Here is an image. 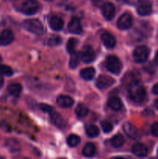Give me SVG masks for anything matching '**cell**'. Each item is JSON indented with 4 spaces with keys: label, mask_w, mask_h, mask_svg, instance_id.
I'll list each match as a JSON object with an SVG mask.
<instances>
[{
    "label": "cell",
    "mask_w": 158,
    "mask_h": 159,
    "mask_svg": "<svg viewBox=\"0 0 158 159\" xmlns=\"http://www.w3.org/2000/svg\"><path fill=\"white\" fill-rule=\"evenodd\" d=\"M129 94L133 101L136 102H142L147 97L145 88L139 80H133L129 86Z\"/></svg>",
    "instance_id": "1"
},
{
    "label": "cell",
    "mask_w": 158,
    "mask_h": 159,
    "mask_svg": "<svg viewBox=\"0 0 158 159\" xmlns=\"http://www.w3.org/2000/svg\"><path fill=\"white\" fill-rule=\"evenodd\" d=\"M23 26L27 31L33 33L36 35H41L43 32V26L40 20L36 19L25 20L23 23Z\"/></svg>",
    "instance_id": "2"
},
{
    "label": "cell",
    "mask_w": 158,
    "mask_h": 159,
    "mask_svg": "<svg viewBox=\"0 0 158 159\" xmlns=\"http://www.w3.org/2000/svg\"><path fill=\"white\" fill-rule=\"evenodd\" d=\"M105 67L110 72L119 75L122 70V64L116 56H108L105 61Z\"/></svg>",
    "instance_id": "3"
},
{
    "label": "cell",
    "mask_w": 158,
    "mask_h": 159,
    "mask_svg": "<svg viewBox=\"0 0 158 159\" xmlns=\"http://www.w3.org/2000/svg\"><path fill=\"white\" fill-rule=\"evenodd\" d=\"M149 56V50L145 46H139L133 51V58L137 63H143L147 60Z\"/></svg>",
    "instance_id": "4"
},
{
    "label": "cell",
    "mask_w": 158,
    "mask_h": 159,
    "mask_svg": "<svg viewBox=\"0 0 158 159\" xmlns=\"http://www.w3.org/2000/svg\"><path fill=\"white\" fill-rule=\"evenodd\" d=\"M124 133L128 136L129 138L133 140H139L140 138V134L136 127L131 123L126 122L122 126Z\"/></svg>",
    "instance_id": "5"
},
{
    "label": "cell",
    "mask_w": 158,
    "mask_h": 159,
    "mask_svg": "<svg viewBox=\"0 0 158 159\" xmlns=\"http://www.w3.org/2000/svg\"><path fill=\"white\" fill-rule=\"evenodd\" d=\"M39 5L36 0H26L22 4V11L26 15H33L38 10Z\"/></svg>",
    "instance_id": "6"
},
{
    "label": "cell",
    "mask_w": 158,
    "mask_h": 159,
    "mask_svg": "<svg viewBox=\"0 0 158 159\" xmlns=\"http://www.w3.org/2000/svg\"><path fill=\"white\" fill-rule=\"evenodd\" d=\"M80 57L81 59L85 63H91V61L94 60L95 54H94V50L91 46L86 45L81 51Z\"/></svg>",
    "instance_id": "7"
},
{
    "label": "cell",
    "mask_w": 158,
    "mask_h": 159,
    "mask_svg": "<svg viewBox=\"0 0 158 159\" xmlns=\"http://www.w3.org/2000/svg\"><path fill=\"white\" fill-rule=\"evenodd\" d=\"M133 24V18L127 12L122 14L117 21V26L121 30H127Z\"/></svg>",
    "instance_id": "8"
},
{
    "label": "cell",
    "mask_w": 158,
    "mask_h": 159,
    "mask_svg": "<svg viewBox=\"0 0 158 159\" xmlns=\"http://www.w3.org/2000/svg\"><path fill=\"white\" fill-rule=\"evenodd\" d=\"M152 4L150 0H140L137 6V12L141 16H147L151 13Z\"/></svg>",
    "instance_id": "9"
},
{
    "label": "cell",
    "mask_w": 158,
    "mask_h": 159,
    "mask_svg": "<svg viewBox=\"0 0 158 159\" xmlns=\"http://www.w3.org/2000/svg\"><path fill=\"white\" fill-rule=\"evenodd\" d=\"M102 12L103 16L107 20H111L116 14V8L111 2H105L102 7Z\"/></svg>",
    "instance_id": "10"
},
{
    "label": "cell",
    "mask_w": 158,
    "mask_h": 159,
    "mask_svg": "<svg viewBox=\"0 0 158 159\" xmlns=\"http://www.w3.org/2000/svg\"><path fill=\"white\" fill-rule=\"evenodd\" d=\"M114 82L115 81L112 78L107 75H101L97 79L96 85L100 89H107L111 86V85H112Z\"/></svg>",
    "instance_id": "11"
},
{
    "label": "cell",
    "mask_w": 158,
    "mask_h": 159,
    "mask_svg": "<svg viewBox=\"0 0 158 159\" xmlns=\"http://www.w3.org/2000/svg\"><path fill=\"white\" fill-rule=\"evenodd\" d=\"M14 40V34L12 30L9 29L4 30L0 34V44L8 45Z\"/></svg>",
    "instance_id": "12"
},
{
    "label": "cell",
    "mask_w": 158,
    "mask_h": 159,
    "mask_svg": "<svg viewBox=\"0 0 158 159\" xmlns=\"http://www.w3.org/2000/svg\"><path fill=\"white\" fill-rule=\"evenodd\" d=\"M132 151L134 155L138 157H140V158L147 156L148 154V148L145 144H142V143H137V144H134L133 146Z\"/></svg>",
    "instance_id": "13"
},
{
    "label": "cell",
    "mask_w": 158,
    "mask_h": 159,
    "mask_svg": "<svg viewBox=\"0 0 158 159\" xmlns=\"http://www.w3.org/2000/svg\"><path fill=\"white\" fill-rule=\"evenodd\" d=\"M102 40L107 48H113L116 44L115 37L108 32H104L102 34Z\"/></svg>",
    "instance_id": "14"
},
{
    "label": "cell",
    "mask_w": 158,
    "mask_h": 159,
    "mask_svg": "<svg viewBox=\"0 0 158 159\" xmlns=\"http://www.w3.org/2000/svg\"><path fill=\"white\" fill-rule=\"evenodd\" d=\"M68 30L72 34H79L81 33L82 28L81 25V22L78 18H73L68 24Z\"/></svg>",
    "instance_id": "15"
},
{
    "label": "cell",
    "mask_w": 158,
    "mask_h": 159,
    "mask_svg": "<svg viewBox=\"0 0 158 159\" xmlns=\"http://www.w3.org/2000/svg\"><path fill=\"white\" fill-rule=\"evenodd\" d=\"M50 119L52 124L55 125L56 127H59V128H64L66 126V123L64 118L60 114L58 113H50Z\"/></svg>",
    "instance_id": "16"
},
{
    "label": "cell",
    "mask_w": 158,
    "mask_h": 159,
    "mask_svg": "<svg viewBox=\"0 0 158 159\" xmlns=\"http://www.w3.org/2000/svg\"><path fill=\"white\" fill-rule=\"evenodd\" d=\"M57 103L63 108H69L74 103V100L68 96H59L57 99Z\"/></svg>",
    "instance_id": "17"
},
{
    "label": "cell",
    "mask_w": 158,
    "mask_h": 159,
    "mask_svg": "<svg viewBox=\"0 0 158 159\" xmlns=\"http://www.w3.org/2000/svg\"><path fill=\"white\" fill-rule=\"evenodd\" d=\"M50 26L52 30L56 31H59L63 28L64 21L60 17L54 16H52L50 20Z\"/></svg>",
    "instance_id": "18"
},
{
    "label": "cell",
    "mask_w": 158,
    "mask_h": 159,
    "mask_svg": "<svg viewBox=\"0 0 158 159\" xmlns=\"http://www.w3.org/2000/svg\"><path fill=\"white\" fill-rule=\"evenodd\" d=\"M108 105L114 111H118V110H121L122 107L121 99L119 97H116V96H113V97L110 98L108 102Z\"/></svg>",
    "instance_id": "19"
},
{
    "label": "cell",
    "mask_w": 158,
    "mask_h": 159,
    "mask_svg": "<svg viewBox=\"0 0 158 159\" xmlns=\"http://www.w3.org/2000/svg\"><path fill=\"white\" fill-rule=\"evenodd\" d=\"M80 75L85 80H91L95 75V71L93 68H84L81 71Z\"/></svg>",
    "instance_id": "20"
},
{
    "label": "cell",
    "mask_w": 158,
    "mask_h": 159,
    "mask_svg": "<svg viewBox=\"0 0 158 159\" xmlns=\"http://www.w3.org/2000/svg\"><path fill=\"white\" fill-rule=\"evenodd\" d=\"M8 92L11 96L14 97H19L22 93V86L17 83L11 84L8 87Z\"/></svg>",
    "instance_id": "21"
},
{
    "label": "cell",
    "mask_w": 158,
    "mask_h": 159,
    "mask_svg": "<svg viewBox=\"0 0 158 159\" xmlns=\"http://www.w3.org/2000/svg\"><path fill=\"white\" fill-rule=\"evenodd\" d=\"M94 153H95V147H94V144H91V143L85 144L83 151H82V154H83L84 156L90 158V157H92L94 155Z\"/></svg>",
    "instance_id": "22"
},
{
    "label": "cell",
    "mask_w": 158,
    "mask_h": 159,
    "mask_svg": "<svg viewBox=\"0 0 158 159\" xmlns=\"http://www.w3.org/2000/svg\"><path fill=\"white\" fill-rule=\"evenodd\" d=\"M80 54L76 51H74L71 54V58H70L69 65L71 68H75L78 65L79 62H80Z\"/></svg>",
    "instance_id": "23"
},
{
    "label": "cell",
    "mask_w": 158,
    "mask_h": 159,
    "mask_svg": "<svg viewBox=\"0 0 158 159\" xmlns=\"http://www.w3.org/2000/svg\"><path fill=\"white\" fill-rule=\"evenodd\" d=\"M124 138L121 134H116L111 139V144L113 148H120L123 144Z\"/></svg>",
    "instance_id": "24"
},
{
    "label": "cell",
    "mask_w": 158,
    "mask_h": 159,
    "mask_svg": "<svg viewBox=\"0 0 158 159\" xmlns=\"http://www.w3.org/2000/svg\"><path fill=\"white\" fill-rule=\"evenodd\" d=\"M86 134L90 138H95L99 135V130L95 125L91 124V125H88L86 127Z\"/></svg>",
    "instance_id": "25"
},
{
    "label": "cell",
    "mask_w": 158,
    "mask_h": 159,
    "mask_svg": "<svg viewBox=\"0 0 158 159\" xmlns=\"http://www.w3.org/2000/svg\"><path fill=\"white\" fill-rule=\"evenodd\" d=\"M7 148L11 152H17L20 150V146L19 142L15 140H9L6 143Z\"/></svg>",
    "instance_id": "26"
},
{
    "label": "cell",
    "mask_w": 158,
    "mask_h": 159,
    "mask_svg": "<svg viewBox=\"0 0 158 159\" xmlns=\"http://www.w3.org/2000/svg\"><path fill=\"white\" fill-rule=\"evenodd\" d=\"M88 113V110L84 104H79L75 109V113L80 117H84Z\"/></svg>",
    "instance_id": "27"
},
{
    "label": "cell",
    "mask_w": 158,
    "mask_h": 159,
    "mask_svg": "<svg viewBox=\"0 0 158 159\" xmlns=\"http://www.w3.org/2000/svg\"><path fill=\"white\" fill-rule=\"evenodd\" d=\"M80 142V138L75 134H71L67 139V143L70 147H75Z\"/></svg>",
    "instance_id": "28"
},
{
    "label": "cell",
    "mask_w": 158,
    "mask_h": 159,
    "mask_svg": "<svg viewBox=\"0 0 158 159\" xmlns=\"http://www.w3.org/2000/svg\"><path fill=\"white\" fill-rule=\"evenodd\" d=\"M77 45V40L75 38H71L68 42L67 44V50L70 54L75 51V48Z\"/></svg>",
    "instance_id": "29"
},
{
    "label": "cell",
    "mask_w": 158,
    "mask_h": 159,
    "mask_svg": "<svg viewBox=\"0 0 158 159\" xmlns=\"http://www.w3.org/2000/svg\"><path fill=\"white\" fill-rule=\"evenodd\" d=\"M61 38L59 36H52L48 40V44L51 47H55L61 43Z\"/></svg>",
    "instance_id": "30"
},
{
    "label": "cell",
    "mask_w": 158,
    "mask_h": 159,
    "mask_svg": "<svg viewBox=\"0 0 158 159\" xmlns=\"http://www.w3.org/2000/svg\"><path fill=\"white\" fill-rule=\"evenodd\" d=\"M0 73L6 76H11L13 74L12 68L7 65H0Z\"/></svg>",
    "instance_id": "31"
},
{
    "label": "cell",
    "mask_w": 158,
    "mask_h": 159,
    "mask_svg": "<svg viewBox=\"0 0 158 159\" xmlns=\"http://www.w3.org/2000/svg\"><path fill=\"white\" fill-rule=\"evenodd\" d=\"M101 126H102V130H103L105 133H109L110 131L112 130V124L110 122H108V121H102L101 123Z\"/></svg>",
    "instance_id": "32"
},
{
    "label": "cell",
    "mask_w": 158,
    "mask_h": 159,
    "mask_svg": "<svg viewBox=\"0 0 158 159\" xmlns=\"http://www.w3.org/2000/svg\"><path fill=\"white\" fill-rule=\"evenodd\" d=\"M40 108L42 111L45 112V113H50L53 110V108L50 107V106L47 105V104H44V103L40 104Z\"/></svg>",
    "instance_id": "33"
},
{
    "label": "cell",
    "mask_w": 158,
    "mask_h": 159,
    "mask_svg": "<svg viewBox=\"0 0 158 159\" xmlns=\"http://www.w3.org/2000/svg\"><path fill=\"white\" fill-rule=\"evenodd\" d=\"M151 132H152V134H153V136L157 137L158 138V122L154 123V124L152 125Z\"/></svg>",
    "instance_id": "34"
},
{
    "label": "cell",
    "mask_w": 158,
    "mask_h": 159,
    "mask_svg": "<svg viewBox=\"0 0 158 159\" xmlns=\"http://www.w3.org/2000/svg\"><path fill=\"white\" fill-rule=\"evenodd\" d=\"M152 91H153V93H154L155 95H158V83H156V85H153Z\"/></svg>",
    "instance_id": "35"
},
{
    "label": "cell",
    "mask_w": 158,
    "mask_h": 159,
    "mask_svg": "<svg viewBox=\"0 0 158 159\" xmlns=\"http://www.w3.org/2000/svg\"><path fill=\"white\" fill-rule=\"evenodd\" d=\"M153 64H154V65H156V66L158 65V51H156V54H155L154 59H153Z\"/></svg>",
    "instance_id": "36"
},
{
    "label": "cell",
    "mask_w": 158,
    "mask_h": 159,
    "mask_svg": "<svg viewBox=\"0 0 158 159\" xmlns=\"http://www.w3.org/2000/svg\"><path fill=\"white\" fill-rule=\"evenodd\" d=\"M4 85V79H3V75L0 73V89Z\"/></svg>",
    "instance_id": "37"
},
{
    "label": "cell",
    "mask_w": 158,
    "mask_h": 159,
    "mask_svg": "<svg viewBox=\"0 0 158 159\" xmlns=\"http://www.w3.org/2000/svg\"><path fill=\"white\" fill-rule=\"evenodd\" d=\"M155 107H156V109L158 110V99L157 100H156V102H155Z\"/></svg>",
    "instance_id": "38"
},
{
    "label": "cell",
    "mask_w": 158,
    "mask_h": 159,
    "mask_svg": "<svg viewBox=\"0 0 158 159\" xmlns=\"http://www.w3.org/2000/svg\"><path fill=\"white\" fill-rule=\"evenodd\" d=\"M117 1H119V2H125V1H126V0H117Z\"/></svg>",
    "instance_id": "39"
},
{
    "label": "cell",
    "mask_w": 158,
    "mask_h": 159,
    "mask_svg": "<svg viewBox=\"0 0 158 159\" xmlns=\"http://www.w3.org/2000/svg\"><path fill=\"white\" fill-rule=\"evenodd\" d=\"M1 61H2V57L0 56V62H1Z\"/></svg>",
    "instance_id": "40"
},
{
    "label": "cell",
    "mask_w": 158,
    "mask_h": 159,
    "mask_svg": "<svg viewBox=\"0 0 158 159\" xmlns=\"http://www.w3.org/2000/svg\"><path fill=\"white\" fill-rule=\"evenodd\" d=\"M8 1H12V0H8Z\"/></svg>",
    "instance_id": "41"
},
{
    "label": "cell",
    "mask_w": 158,
    "mask_h": 159,
    "mask_svg": "<svg viewBox=\"0 0 158 159\" xmlns=\"http://www.w3.org/2000/svg\"><path fill=\"white\" fill-rule=\"evenodd\" d=\"M157 155H158V149H157Z\"/></svg>",
    "instance_id": "42"
}]
</instances>
